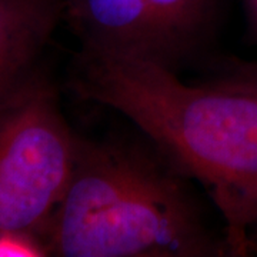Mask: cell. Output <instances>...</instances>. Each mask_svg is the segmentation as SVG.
Listing matches in <instances>:
<instances>
[{
    "instance_id": "5",
    "label": "cell",
    "mask_w": 257,
    "mask_h": 257,
    "mask_svg": "<svg viewBox=\"0 0 257 257\" xmlns=\"http://www.w3.org/2000/svg\"><path fill=\"white\" fill-rule=\"evenodd\" d=\"M64 0H0V101L35 72Z\"/></svg>"
},
{
    "instance_id": "6",
    "label": "cell",
    "mask_w": 257,
    "mask_h": 257,
    "mask_svg": "<svg viewBox=\"0 0 257 257\" xmlns=\"http://www.w3.org/2000/svg\"><path fill=\"white\" fill-rule=\"evenodd\" d=\"M49 256L42 237L26 231H2L0 257Z\"/></svg>"
},
{
    "instance_id": "8",
    "label": "cell",
    "mask_w": 257,
    "mask_h": 257,
    "mask_svg": "<svg viewBox=\"0 0 257 257\" xmlns=\"http://www.w3.org/2000/svg\"><path fill=\"white\" fill-rule=\"evenodd\" d=\"M246 12H247L248 25L253 36L257 39V0H244Z\"/></svg>"
},
{
    "instance_id": "9",
    "label": "cell",
    "mask_w": 257,
    "mask_h": 257,
    "mask_svg": "<svg viewBox=\"0 0 257 257\" xmlns=\"http://www.w3.org/2000/svg\"><path fill=\"white\" fill-rule=\"evenodd\" d=\"M248 251L257 253V221L248 231Z\"/></svg>"
},
{
    "instance_id": "7",
    "label": "cell",
    "mask_w": 257,
    "mask_h": 257,
    "mask_svg": "<svg viewBox=\"0 0 257 257\" xmlns=\"http://www.w3.org/2000/svg\"><path fill=\"white\" fill-rule=\"evenodd\" d=\"M226 76L257 89V63H237L236 66H231Z\"/></svg>"
},
{
    "instance_id": "4",
    "label": "cell",
    "mask_w": 257,
    "mask_h": 257,
    "mask_svg": "<svg viewBox=\"0 0 257 257\" xmlns=\"http://www.w3.org/2000/svg\"><path fill=\"white\" fill-rule=\"evenodd\" d=\"M219 0H64L82 50L136 59L177 73L206 46Z\"/></svg>"
},
{
    "instance_id": "2",
    "label": "cell",
    "mask_w": 257,
    "mask_h": 257,
    "mask_svg": "<svg viewBox=\"0 0 257 257\" xmlns=\"http://www.w3.org/2000/svg\"><path fill=\"white\" fill-rule=\"evenodd\" d=\"M192 182L147 138H80L72 180L40 234L47 254L230 256Z\"/></svg>"
},
{
    "instance_id": "3",
    "label": "cell",
    "mask_w": 257,
    "mask_h": 257,
    "mask_svg": "<svg viewBox=\"0 0 257 257\" xmlns=\"http://www.w3.org/2000/svg\"><path fill=\"white\" fill-rule=\"evenodd\" d=\"M79 145L55 87L36 70L0 101V233L42 234L72 180Z\"/></svg>"
},
{
    "instance_id": "1",
    "label": "cell",
    "mask_w": 257,
    "mask_h": 257,
    "mask_svg": "<svg viewBox=\"0 0 257 257\" xmlns=\"http://www.w3.org/2000/svg\"><path fill=\"white\" fill-rule=\"evenodd\" d=\"M73 87L126 116L219 209L230 256L257 221V89L223 76L190 86L157 64L82 50Z\"/></svg>"
}]
</instances>
